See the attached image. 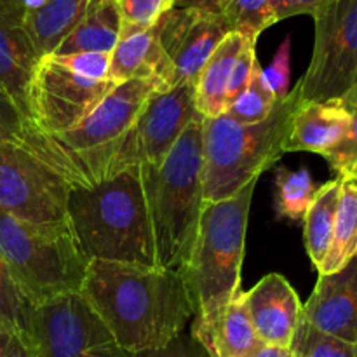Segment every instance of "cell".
Segmentation results:
<instances>
[{
    "label": "cell",
    "mask_w": 357,
    "mask_h": 357,
    "mask_svg": "<svg viewBox=\"0 0 357 357\" xmlns=\"http://www.w3.org/2000/svg\"><path fill=\"white\" fill-rule=\"evenodd\" d=\"M28 122L16 107L13 98L0 86V145L2 143H23Z\"/></svg>",
    "instance_id": "obj_33"
},
{
    "label": "cell",
    "mask_w": 357,
    "mask_h": 357,
    "mask_svg": "<svg viewBox=\"0 0 357 357\" xmlns=\"http://www.w3.org/2000/svg\"><path fill=\"white\" fill-rule=\"evenodd\" d=\"M93 0H51L42 9L28 14L23 28L38 58L52 54L66 35L80 23Z\"/></svg>",
    "instance_id": "obj_21"
},
{
    "label": "cell",
    "mask_w": 357,
    "mask_h": 357,
    "mask_svg": "<svg viewBox=\"0 0 357 357\" xmlns=\"http://www.w3.org/2000/svg\"><path fill=\"white\" fill-rule=\"evenodd\" d=\"M296 105L298 96L293 87L257 124H239L227 115L202 119L204 202L234 197L284 155L282 145Z\"/></svg>",
    "instance_id": "obj_5"
},
{
    "label": "cell",
    "mask_w": 357,
    "mask_h": 357,
    "mask_svg": "<svg viewBox=\"0 0 357 357\" xmlns=\"http://www.w3.org/2000/svg\"><path fill=\"white\" fill-rule=\"evenodd\" d=\"M261 75L275 100L281 101L288 96L289 80H291V37L289 35H286L284 40L281 42L271 65L267 68H261Z\"/></svg>",
    "instance_id": "obj_32"
},
{
    "label": "cell",
    "mask_w": 357,
    "mask_h": 357,
    "mask_svg": "<svg viewBox=\"0 0 357 357\" xmlns=\"http://www.w3.org/2000/svg\"><path fill=\"white\" fill-rule=\"evenodd\" d=\"M0 357H33L26 337L2 317H0Z\"/></svg>",
    "instance_id": "obj_36"
},
{
    "label": "cell",
    "mask_w": 357,
    "mask_h": 357,
    "mask_svg": "<svg viewBox=\"0 0 357 357\" xmlns=\"http://www.w3.org/2000/svg\"><path fill=\"white\" fill-rule=\"evenodd\" d=\"M232 31L258 40L261 31L274 24L272 0H229L220 10Z\"/></svg>",
    "instance_id": "obj_26"
},
{
    "label": "cell",
    "mask_w": 357,
    "mask_h": 357,
    "mask_svg": "<svg viewBox=\"0 0 357 357\" xmlns=\"http://www.w3.org/2000/svg\"><path fill=\"white\" fill-rule=\"evenodd\" d=\"M190 335L209 357H253L264 345L251 324L244 291L237 293L213 323L192 326Z\"/></svg>",
    "instance_id": "obj_18"
},
{
    "label": "cell",
    "mask_w": 357,
    "mask_h": 357,
    "mask_svg": "<svg viewBox=\"0 0 357 357\" xmlns=\"http://www.w3.org/2000/svg\"><path fill=\"white\" fill-rule=\"evenodd\" d=\"M155 26L167 63L166 91L181 84L195 86L215 49L232 31L222 14L181 7L164 14Z\"/></svg>",
    "instance_id": "obj_13"
},
{
    "label": "cell",
    "mask_w": 357,
    "mask_h": 357,
    "mask_svg": "<svg viewBox=\"0 0 357 357\" xmlns=\"http://www.w3.org/2000/svg\"><path fill=\"white\" fill-rule=\"evenodd\" d=\"M0 253L14 281L33 305L79 293L89 261L72 236L68 222L33 225L0 209Z\"/></svg>",
    "instance_id": "obj_7"
},
{
    "label": "cell",
    "mask_w": 357,
    "mask_h": 357,
    "mask_svg": "<svg viewBox=\"0 0 357 357\" xmlns=\"http://www.w3.org/2000/svg\"><path fill=\"white\" fill-rule=\"evenodd\" d=\"M132 357H209V354L192 335L181 333L164 347L138 352L132 354Z\"/></svg>",
    "instance_id": "obj_35"
},
{
    "label": "cell",
    "mask_w": 357,
    "mask_h": 357,
    "mask_svg": "<svg viewBox=\"0 0 357 357\" xmlns=\"http://www.w3.org/2000/svg\"><path fill=\"white\" fill-rule=\"evenodd\" d=\"M289 351L295 357H357V345L316 330L303 317Z\"/></svg>",
    "instance_id": "obj_28"
},
{
    "label": "cell",
    "mask_w": 357,
    "mask_h": 357,
    "mask_svg": "<svg viewBox=\"0 0 357 357\" xmlns=\"http://www.w3.org/2000/svg\"><path fill=\"white\" fill-rule=\"evenodd\" d=\"M70 185L20 143L0 145V209L33 225L66 223Z\"/></svg>",
    "instance_id": "obj_10"
},
{
    "label": "cell",
    "mask_w": 357,
    "mask_h": 357,
    "mask_svg": "<svg viewBox=\"0 0 357 357\" xmlns=\"http://www.w3.org/2000/svg\"><path fill=\"white\" fill-rule=\"evenodd\" d=\"M275 105H278V100L265 84L261 66L257 61L248 87L227 107L223 115L239 124H257V122L265 121L272 114Z\"/></svg>",
    "instance_id": "obj_25"
},
{
    "label": "cell",
    "mask_w": 357,
    "mask_h": 357,
    "mask_svg": "<svg viewBox=\"0 0 357 357\" xmlns=\"http://www.w3.org/2000/svg\"><path fill=\"white\" fill-rule=\"evenodd\" d=\"M66 220L87 261L157 267L142 167H129L93 187L70 188Z\"/></svg>",
    "instance_id": "obj_2"
},
{
    "label": "cell",
    "mask_w": 357,
    "mask_h": 357,
    "mask_svg": "<svg viewBox=\"0 0 357 357\" xmlns=\"http://www.w3.org/2000/svg\"><path fill=\"white\" fill-rule=\"evenodd\" d=\"M121 14V35L149 30L174 9V0H115Z\"/></svg>",
    "instance_id": "obj_29"
},
{
    "label": "cell",
    "mask_w": 357,
    "mask_h": 357,
    "mask_svg": "<svg viewBox=\"0 0 357 357\" xmlns=\"http://www.w3.org/2000/svg\"><path fill=\"white\" fill-rule=\"evenodd\" d=\"M229 0H174V7L181 9H201L209 13H218Z\"/></svg>",
    "instance_id": "obj_38"
},
{
    "label": "cell",
    "mask_w": 357,
    "mask_h": 357,
    "mask_svg": "<svg viewBox=\"0 0 357 357\" xmlns=\"http://www.w3.org/2000/svg\"><path fill=\"white\" fill-rule=\"evenodd\" d=\"M108 79L115 84L135 79H155L159 91H166L167 63L157 37V26L121 35L112 51Z\"/></svg>",
    "instance_id": "obj_19"
},
{
    "label": "cell",
    "mask_w": 357,
    "mask_h": 357,
    "mask_svg": "<svg viewBox=\"0 0 357 357\" xmlns=\"http://www.w3.org/2000/svg\"><path fill=\"white\" fill-rule=\"evenodd\" d=\"M314 17V49L296 82L298 103L340 101L357 87V0H324Z\"/></svg>",
    "instance_id": "obj_8"
},
{
    "label": "cell",
    "mask_w": 357,
    "mask_h": 357,
    "mask_svg": "<svg viewBox=\"0 0 357 357\" xmlns=\"http://www.w3.org/2000/svg\"><path fill=\"white\" fill-rule=\"evenodd\" d=\"M340 185L342 178L338 176L321 185L312 206H310L305 218H303L305 250L316 268L323 265L328 250H330L338 199H340Z\"/></svg>",
    "instance_id": "obj_23"
},
{
    "label": "cell",
    "mask_w": 357,
    "mask_h": 357,
    "mask_svg": "<svg viewBox=\"0 0 357 357\" xmlns=\"http://www.w3.org/2000/svg\"><path fill=\"white\" fill-rule=\"evenodd\" d=\"M340 101L351 112V126H349V131L344 136V139L335 149H331L324 155V159L328 160L331 169L337 173V176L345 178L357 167V87H354Z\"/></svg>",
    "instance_id": "obj_30"
},
{
    "label": "cell",
    "mask_w": 357,
    "mask_h": 357,
    "mask_svg": "<svg viewBox=\"0 0 357 357\" xmlns=\"http://www.w3.org/2000/svg\"><path fill=\"white\" fill-rule=\"evenodd\" d=\"M79 293L129 354L164 347L195 316L185 271L93 260Z\"/></svg>",
    "instance_id": "obj_1"
},
{
    "label": "cell",
    "mask_w": 357,
    "mask_h": 357,
    "mask_svg": "<svg viewBox=\"0 0 357 357\" xmlns=\"http://www.w3.org/2000/svg\"><path fill=\"white\" fill-rule=\"evenodd\" d=\"M324 0H272V16L274 23L300 14H312Z\"/></svg>",
    "instance_id": "obj_37"
},
{
    "label": "cell",
    "mask_w": 357,
    "mask_h": 357,
    "mask_svg": "<svg viewBox=\"0 0 357 357\" xmlns=\"http://www.w3.org/2000/svg\"><path fill=\"white\" fill-rule=\"evenodd\" d=\"M45 58L65 66L70 72L93 80H107L110 72L112 52H73V54H51Z\"/></svg>",
    "instance_id": "obj_31"
},
{
    "label": "cell",
    "mask_w": 357,
    "mask_h": 357,
    "mask_svg": "<svg viewBox=\"0 0 357 357\" xmlns=\"http://www.w3.org/2000/svg\"><path fill=\"white\" fill-rule=\"evenodd\" d=\"M197 114L194 84L150 94L126 132L110 164L108 178L129 167L159 166Z\"/></svg>",
    "instance_id": "obj_11"
},
{
    "label": "cell",
    "mask_w": 357,
    "mask_h": 357,
    "mask_svg": "<svg viewBox=\"0 0 357 357\" xmlns=\"http://www.w3.org/2000/svg\"><path fill=\"white\" fill-rule=\"evenodd\" d=\"M302 317L323 333L357 345V257L331 274H319Z\"/></svg>",
    "instance_id": "obj_14"
},
{
    "label": "cell",
    "mask_w": 357,
    "mask_h": 357,
    "mask_svg": "<svg viewBox=\"0 0 357 357\" xmlns=\"http://www.w3.org/2000/svg\"><path fill=\"white\" fill-rule=\"evenodd\" d=\"M351 119L342 101L298 103L282 152H310L324 157L347 135Z\"/></svg>",
    "instance_id": "obj_16"
},
{
    "label": "cell",
    "mask_w": 357,
    "mask_h": 357,
    "mask_svg": "<svg viewBox=\"0 0 357 357\" xmlns=\"http://www.w3.org/2000/svg\"><path fill=\"white\" fill-rule=\"evenodd\" d=\"M257 40H251L248 38L246 44H244L243 51L237 56L236 63H234L232 75H230L229 82V91H227V107L243 93L244 89L250 84L251 75H253V68L257 65Z\"/></svg>",
    "instance_id": "obj_34"
},
{
    "label": "cell",
    "mask_w": 357,
    "mask_h": 357,
    "mask_svg": "<svg viewBox=\"0 0 357 357\" xmlns=\"http://www.w3.org/2000/svg\"><path fill=\"white\" fill-rule=\"evenodd\" d=\"M354 257H357V181L342 178L330 250L317 272L331 274L340 271Z\"/></svg>",
    "instance_id": "obj_22"
},
{
    "label": "cell",
    "mask_w": 357,
    "mask_h": 357,
    "mask_svg": "<svg viewBox=\"0 0 357 357\" xmlns=\"http://www.w3.org/2000/svg\"><path fill=\"white\" fill-rule=\"evenodd\" d=\"M248 38L237 31H230L195 80V110L204 119H215L225 114L227 110V91H229L230 75H232L234 63L243 51Z\"/></svg>",
    "instance_id": "obj_20"
},
{
    "label": "cell",
    "mask_w": 357,
    "mask_h": 357,
    "mask_svg": "<svg viewBox=\"0 0 357 357\" xmlns=\"http://www.w3.org/2000/svg\"><path fill=\"white\" fill-rule=\"evenodd\" d=\"M253 357H295L289 349L274 347V345H261Z\"/></svg>",
    "instance_id": "obj_39"
},
{
    "label": "cell",
    "mask_w": 357,
    "mask_h": 357,
    "mask_svg": "<svg viewBox=\"0 0 357 357\" xmlns=\"http://www.w3.org/2000/svg\"><path fill=\"white\" fill-rule=\"evenodd\" d=\"M37 51L23 23L0 7V86L7 91L30 128V87L37 70Z\"/></svg>",
    "instance_id": "obj_17"
},
{
    "label": "cell",
    "mask_w": 357,
    "mask_h": 357,
    "mask_svg": "<svg viewBox=\"0 0 357 357\" xmlns=\"http://www.w3.org/2000/svg\"><path fill=\"white\" fill-rule=\"evenodd\" d=\"M35 305L26 298L17 282L14 281L2 253H0V317L13 324L30 342L31 314Z\"/></svg>",
    "instance_id": "obj_27"
},
{
    "label": "cell",
    "mask_w": 357,
    "mask_h": 357,
    "mask_svg": "<svg viewBox=\"0 0 357 357\" xmlns=\"http://www.w3.org/2000/svg\"><path fill=\"white\" fill-rule=\"evenodd\" d=\"M117 84L93 80L70 72L49 58H40L30 87V128L42 135L72 129Z\"/></svg>",
    "instance_id": "obj_12"
},
{
    "label": "cell",
    "mask_w": 357,
    "mask_h": 357,
    "mask_svg": "<svg viewBox=\"0 0 357 357\" xmlns=\"http://www.w3.org/2000/svg\"><path fill=\"white\" fill-rule=\"evenodd\" d=\"M255 333L264 345L289 349L302 321V302L295 288L281 274L261 278L244 293Z\"/></svg>",
    "instance_id": "obj_15"
},
{
    "label": "cell",
    "mask_w": 357,
    "mask_h": 357,
    "mask_svg": "<svg viewBox=\"0 0 357 357\" xmlns=\"http://www.w3.org/2000/svg\"><path fill=\"white\" fill-rule=\"evenodd\" d=\"M275 215L291 222H303L316 199L317 187L309 169L289 171L284 166L275 169Z\"/></svg>",
    "instance_id": "obj_24"
},
{
    "label": "cell",
    "mask_w": 357,
    "mask_h": 357,
    "mask_svg": "<svg viewBox=\"0 0 357 357\" xmlns=\"http://www.w3.org/2000/svg\"><path fill=\"white\" fill-rule=\"evenodd\" d=\"M257 183L258 180L251 181L225 201L204 204L190 261L185 268L195 303L192 326L213 323L241 293L248 218Z\"/></svg>",
    "instance_id": "obj_6"
},
{
    "label": "cell",
    "mask_w": 357,
    "mask_h": 357,
    "mask_svg": "<svg viewBox=\"0 0 357 357\" xmlns=\"http://www.w3.org/2000/svg\"><path fill=\"white\" fill-rule=\"evenodd\" d=\"M202 115L192 119L159 166H142L157 268L185 271L204 209Z\"/></svg>",
    "instance_id": "obj_4"
},
{
    "label": "cell",
    "mask_w": 357,
    "mask_h": 357,
    "mask_svg": "<svg viewBox=\"0 0 357 357\" xmlns=\"http://www.w3.org/2000/svg\"><path fill=\"white\" fill-rule=\"evenodd\" d=\"M30 347L33 357H132L80 293L35 305Z\"/></svg>",
    "instance_id": "obj_9"
},
{
    "label": "cell",
    "mask_w": 357,
    "mask_h": 357,
    "mask_svg": "<svg viewBox=\"0 0 357 357\" xmlns=\"http://www.w3.org/2000/svg\"><path fill=\"white\" fill-rule=\"evenodd\" d=\"M155 79L117 84L93 112L72 129L54 135L26 129L21 145L58 173L70 187H93L108 178V169L150 94Z\"/></svg>",
    "instance_id": "obj_3"
},
{
    "label": "cell",
    "mask_w": 357,
    "mask_h": 357,
    "mask_svg": "<svg viewBox=\"0 0 357 357\" xmlns=\"http://www.w3.org/2000/svg\"><path fill=\"white\" fill-rule=\"evenodd\" d=\"M345 178H352V180H356V181H357V167H356L354 171H352L351 174H349V176H345Z\"/></svg>",
    "instance_id": "obj_40"
}]
</instances>
